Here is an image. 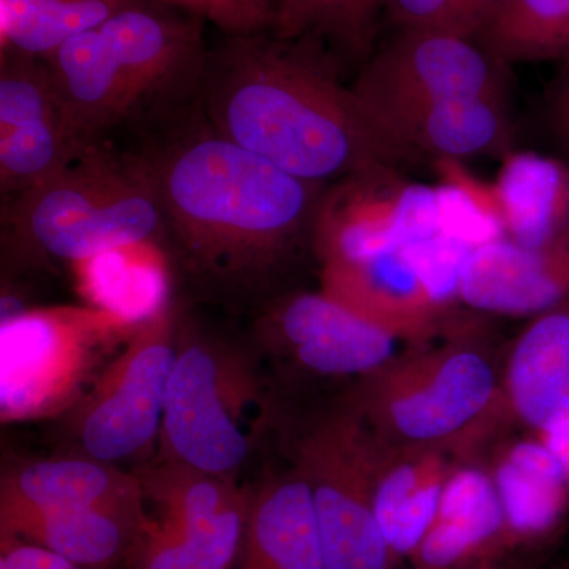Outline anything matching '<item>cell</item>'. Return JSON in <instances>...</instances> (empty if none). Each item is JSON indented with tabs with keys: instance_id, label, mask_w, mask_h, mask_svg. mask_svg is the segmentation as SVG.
Listing matches in <instances>:
<instances>
[{
	"instance_id": "37",
	"label": "cell",
	"mask_w": 569,
	"mask_h": 569,
	"mask_svg": "<svg viewBox=\"0 0 569 569\" xmlns=\"http://www.w3.org/2000/svg\"><path fill=\"white\" fill-rule=\"evenodd\" d=\"M563 86H569V52H568L567 77H565Z\"/></svg>"
},
{
	"instance_id": "14",
	"label": "cell",
	"mask_w": 569,
	"mask_h": 569,
	"mask_svg": "<svg viewBox=\"0 0 569 569\" xmlns=\"http://www.w3.org/2000/svg\"><path fill=\"white\" fill-rule=\"evenodd\" d=\"M260 328L271 346L318 377L359 380L388 365L403 343L321 290L272 299Z\"/></svg>"
},
{
	"instance_id": "24",
	"label": "cell",
	"mask_w": 569,
	"mask_h": 569,
	"mask_svg": "<svg viewBox=\"0 0 569 569\" xmlns=\"http://www.w3.org/2000/svg\"><path fill=\"white\" fill-rule=\"evenodd\" d=\"M146 519L102 509H0V535L50 549L86 569L114 563Z\"/></svg>"
},
{
	"instance_id": "23",
	"label": "cell",
	"mask_w": 569,
	"mask_h": 569,
	"mask_svg": "<svg viewBox=\"0 0 569 569\" xmlns=\"http://www.w3.org/2000/svg\"><path fill=\"white\" fill-rule=\"evenodd\" d=\"M462 459L451 449L389 448L381 443L373 509L397 557H410L426 537L440 507L445 485Z\"/></svg>"
},
{
	"instance_id": "18",
	"label": "cell",
	"mask_w": 569,
	"mask_h": 569,
	"mask_svg": "<svg viewBox=\"0 0 569 569\" xmlns=\"http://www.w3.org/2000/svg\"><path fill=\"white\" fill-rule=\"evenodd\" d=\"M43 59L71 129L86 148L104 144L123 126L134 129L132 93L100 29L71 37Z\"/></svg>"
},
{
	"instance_id": "28",
	"label": "cell",
	"mask_w": 569,
	"mask_h": 569,
	"mask_svg": "<svg viewBox=\"0 0 569 569\" xmlns=\"http://www.w3.org/2000/svg\"><path fill=\"white\" fill-rule=\"evenodd\" d=\"M140 0H0V50L47 58Z\"/></svg>"
},
{
	"instance_id": "38",
	"label": "cell",
	"mask_w": 569,
	"mask_h": 569,
	"mask_svg": "<svg viewBox=\"0 0 569 569\" xmlns=\"http://www.w3.org/2000/svg\"><path fill=\"white\" fill-rule=\"evenodd\" d=\"M567 411H569V402H568V406H567V408H565V411H563V413H567ZM563 413H561V415H563ZM561 415H560V417H561Z\"/></svg>"
},
{
	"instance_id": "39",
	"label": "cell",
	"mask_w": 569,
	"mask_h": 569,
	"mask_svg": "<svg viewBox=\"0 0 569 569\" xmlns=\"http://www.w3.org/2000/svg\"><path fill=\"white\" fill-rule=\"evenodd\" d=\"M569 52V51H568Z\"/></svg>"
},
{
	"instance_id": "8",
	"label": "cell",
	"mask_w": 569,
	"mask_h": 569,
	"mask_svg": "<svg viewBox=\"0 0 569 569\" xmlns=\"http://www.w3.org/2000/svg\"><path fill=\"white\" fill-rule=\"evenodd\" d=\"M441 234L437 187L378 168L331 183L316 230V258L362 260Z\"/></svg>"
},
{
	"instance_id": "4",
	"label": "cell",
	"mask_w": 569,
	"mask_h": 569,
	"mask_svg": "<svg viewBox=\"0 0 569 569\" xmlns=\"http://www.w3.org/2000/svg\"><path fill=\"white\" fill-rule=\"evenodd\" d=\"M156 192L133 152L97 146L48 181L0 201L3 261L73 263L157 241Z\"/></svg>"
},
{
	"instance_id": "36",
	"label": "cell",
	"mask_w": 569,
	"mask_h": 569,
	"mask_svg": "<svg viewBox=\"0 0 569 569\" xmlns=\"http://www.w3.org/2000/svg\"><path fill=\"white\" fill-rule=\"evenodd\" d=\"M157 2L167 3V6L179 7L183 11L198 14V17L208 20L209 2L208 0H157Z\"/></svg>"
},
{
	"instance_id": "21",
	"label": "cell",
	"mask_w": 569,
	"mask_h": 569,
	"mask_svg": "<svg viewBox=\"0 0 569 569\" xmlns=\"http://www.w3.org/2000/svg\"><path fill=\"white\" fill-rule=\"evenodd\" d=\"M241 569H326L309 482L298 467L250 497Z\"/></svg>"
},
{
	"instance_id": "19",
	"label": "cell",
	"mask_w": 569,
	"mask_h": 569,
	"mask_svg": "<svg viewBox=\"0 0 569 569\" xmlns=\"http://www.w3.org/2000/svg\"><path fill=\"white\" fill-rule=\"evenodd\" d=\"M511 426L541 433L569 402V301L529 318L501 366Z\"/></svg>"
},
{
	"instance_id": "1",
	"label": "cell",
	"mask_w": 569,
	"mask_h": 569,
	"mask_svg": "<svg viewBox=\"0 0 569 569\" xmlns=\"http://www.w3.org/2000/svg\"><path fill=\"white\" fill-rule=\"evenodd\" d=\"M134 157L160 211L162 244L201 298L224 305L279 298L316 254L325 183L302 181L217 132L198 99L142 129Z\"/></svg>"
},
{
	"instance_id": "2",
	"label": "cell",
	"mask_w": 569,
	"mask_h": 569,
	"mask_svg": "<svg viewBox=\"0 0 569 569\" xmlns=\"http://www.w3.org/2000/svg\"><path fill=\"white\" fill-rule=\"evenodd\" d=\"M198 103L217 132L302 181L331 186L415 162L307 41L227 36L209 50Z\"/></svg>"
},
{
	"instance_id": "3",
	"label": "cell",
	"mask_w": 569,
	"mask_h": 569,
	"mask_svg": "<svg viewBox=\"0 0 569 569\" xmlns=\"http://www.w3.org/2000/svg\"><path fill=\"white\" fill-rule=\"evenodd\" d=\"M346 402L389 448H441L479 458L511 427L501 365L473 321L407 343L388 365L356 380Z\"/></svg>"
},
{
	"instance_id": "31",
	"label": "cell",
	"mask_w": 569,
	"mask_h": 569,
	"mask_svg": "<svg viewBox=\"0 0 569 569\" xmlns=\"http://www.w3.org/2000/svg\"><path fill=\"white\" fill-rule=\"evenodd\" d=\"M452 0H388L385 22L396 31H441Z\"/></svg>"
},
{
	"instance_id": "30",
	"label": "cell",
	"mask_w": 569,
	"mask_h": 569,
	"mask_svg": "<svg viewBox=\"0 0 569 569\" xmlns=\"http://www.w3.org/2000/svg\"><path fill=\"white\" fill-rule=\"evenodd\" d=\"M208 20L227 36L269 32L277 0H208Z\"/></svg>"
},
{
	"instance_id": "33",
	"label": "cell",
	"mask_w": 569,
	"mask_h": 569,
	"mask_svg": "<svg viewBox=\"0 0 569 569\" xmlns=\"http://www.w3.org/2000/svg\"><path fill=\"white\" fill-rule=\"evenodd\" d=\"M501 0H452L440 32L475 40Z\"/></svg>"
},
{
	"instance_id": "15",
	"label": "cell",
	"mask_w": 569,
	"mask_h": 569,
	"mask_svg": "<svg viewBox=\"0 0 569 569\" xmlns=\"http://www.w3.org/2000/svg\"><path fill=\"white\" fill-rule=\"evenodd\" d=\"M458 299L479 316L523 318L568 302L569 222L539 247L498 238L468 250Z\"/></svg>"
},
{
	"instance_id": "35",
	"label": "cell",
	"mask_w": 569,
	"mask_h": 569,
	"mask_svg": "<svg viewBox=\"0 0 569 569\" xmlns=\"http://www.w3.org/2000/svg\"><path fill=\"white\" fill-rule=\"evenodd\" d=\"M553 118H556L557 130L569 144V86H563L557 96Z\"/></svg>"
},
{
	"instance_id": "22",
	"label": "cell",
	"mask_w": 569,
	"mask_h": 569,
	"mask_svg": "<svg viewBox=\"0 0 569 569\" xmlns=\"http://www.w3.org/2000/svg\"><path fill=\"white\" fill-rule=\"evenodd\" d=\"M137 475L92 458L40 460L2 479L0 509H102L144 520Z\"/></svg>"
},
{
	"instance_id": "11",
	"label": "cell",
	"mask_w": 569,
	"mask_h": 569,
	"mask_svg": "<svg viewBox=\"0 0 569 569\" xmlns=\"http://www.w3.org/2000/svg\"><path fill=\"white\" fill-rule=\"evenodd\" d=\"M239 376L209 342L179 335L160 440L164 460L231 478L250 452L249 436L234 410Z\"/></svg>"
},
{
	"instance_id": "13",
	"label": "cell",
	"mask_w": 569,
	"mask_h": 569,
	"mask_svg": "<svg viewBox=\"0 0 569 569\" xmlns=\"http://www.w3.org/2000/svg\"><path fill=\"white\" fill-rule=\"evenodd\" d=\"M318 264L325 295L403 343L437 339L459 321L455 299L433 283L410 246L362 260Z\"/></svg>"
},
{
	"instance_id": "34",
	"label": "cell",
	"mask_w": 569,
	"mask_h": 569,
	"mask_svg": "<svg viewBox=\"0 0 569 569\" xmlns=\"http://www.w3.org/2000/svg\"><path fill=\"white\" fill-rule=\"evenodd\" d=\"M538 437L548 445L569 475V411L557 418L545 432L538 433Z\"/></svg>"
},
{
	"instance_id": "16",
	"label": "cell",
	"mask_w": 569,
	"mask_h": 569,
	"mask_svg": "<svg viewBox=\"0 0 569 569\" xmlns=\"http://www.w3.org/2000/svg\"><path fill=\"white\" fill-rule=\"evenodd\" d=\"M503 511V556L552 541L569 519V475L537 433L498 438L482 456Z\"/></svg>"
},
{
	"instance_id": "20",
	"label": "cell",
	"mask_w": 569,
	"mask_h": 569,
	"mask_svg": "<svg viewBox=\"0 0 569 569\" xmlns=\"http://www.w3.org/2000/svg\"><path fill=\"white\" fill-rule=\"evenodd\" d=\"M377 126L410 153L456 159L498 152L509 140L505 99L456 97L403 104L381 112Z\"/></svg>"
},
{
	"instance_id": "9",
	"label": "cell",
	"mask_w": 569,
	"mask_h": 569,
	"mask_svg": "<svg viewBox=\"0 0 569 569\" xmlns=\"http://www.w3.org/2000/svg\"><path fill=\"white\" fill-rule=\"evenodd\" d=\"M505 66L477 40L402 29L362 63L351 89L376 122L381 112L403 104L456 97L505 99Z\"/></svg>"
},
{
	"instance_id": "12",
	"label": "cell",
	"mask_w": 569,
	"mask_h": 569,
	"mask_svg": "<svg viewBox=\"0 0 569 569\" xmlns=\"http://www.w3.org/2000/svg\"><path fill=\"white\" fill-rule=\"evenodd\" d=\"M86 151L62 110L47 61L0 50V201L61 173Z\"/></svg>"
},
{
	"instance_id": "26",
	"label": "cell",
	"mask_w": 569,
	"mask_h": 569,
	"mask_svg": "<svg viewBox=\"0 0 569 569\" xmlns=\"http://www.w3.org/2000/svg\"><path fill=\"white\" fill-rule=\"evenodd\" d=\"M247 511L249 503L219 516L146 519L134 541V569H230L241 552Z\"/></svg>"
},
{
	"instance_id": "7",
	"label": "cell",
	"mask_w": 569,
	"mask_h": 569,
	"mask_svg": "<svg viewBox=\"0 0 569 569\" xmlns=\"http://www.w3.org/2000/svg\"><path fill=\"white\" fill-rule=\"evenodd\" d=\"M133 323L86 310L3 321V421L43 417L69 403L96 365L104 340L129 335Z\"/></svg>"
},
{
	"instance_id": "17",
	"label": "cell",
	"mask_w": 569,
	"mask_h": 569,
	"mask_svg": "<svg viewBox=\"0 0 569 569\" xmlns=\"http://www.w3.org/2000/svg\"><path fill=\"white\" fill-rule=\"evenodd\" d=\"M505 520L482 456L449 473L436 520L408 559L413 569H490L503 557Z\"/></svg>"
},
{
	"instance_id": "32",
	"label": "cell",
	"mask_w": 569,
	"mask_h": 569,
	"mask_svg": "<svg viewBox=\"0 0 569 569\" xmlns=\"http://www.w3.org/2000/svg\"><path fill=\"white\" fill-rule=\"evenodd\" d=\"M0 569H86L73 563L66 557L50 549L20 541V539L2 538Z\"/></svg>"
},
{
	"instance_id": "5",
	"label": "cell",
	"mask_w": 569,
	"mask_h": 569,
	"mask_svg": "<svg viewBox=\"0 0 569 569\" xmlns=\"http://www.w3.org/2000/svg\"><path fill=\"white\" fill-rule=\"evenodd\" d=\"M381 443L343 400L309 427L295 466L312 492L326 569H397L378 526L373 489Z\"/></svg>"
},
{
	"instance_id": "6",
	"label": "cell",
	"mask_w": 569,
	"mask_h": 569,
	"mask_svg": "<svg viewBox=\"0 0 569 569\" xmlns=\"http://www.w3.org/2000/svg\"><path fill=\"white\" fill-rule=\"evenodd\" d=\"M182 316L167 301L134 321L121 355L97 377L74 415L88 458L108 463L134 458L160 436Z\"/></svg>"
},
{
	"instance_id": "29",
	"label": "cell",
	"mask_w": 569,
	"mask_h": 569,
	"mask_svg": "<svg viewBox=\"0 0 569 569\" xmlns=\"http://www.w3.org/2000/svg\"><path fill=\"white\" fill-rule=\"evenodd\" d=\"M503 63L569 51V0H501L477 39Z\"/></svg>"
},
{
	"instance_id": "10",
	"label": "cell",
	"mask_w": 569,
	"mask_h": 569,
	"mask_svg": "<svg viewBox=\"0 0 569 569\" xmlns=\"http://www.w3.org/2000/svg\"><path fill=\"white\" fill-rule=\"evenodd\" d=\"M160 6L140 0L99 28L132 93L138 132L198 99L209 54L204 18Z\"/></svg>"
},
{
	"instance_id": "27",
	"label": "cell",
	"mask_w": 569,
	"mask_h": 569,
	"mask_svg": "<svg viewBox=\"0 0 569 569\" xmlns=\"http://www.w3.org/2000/svg\"><path fill=\"white\" fill-rule=\"evenodd\" d=\"M388 0H277L272 36L307 41L340 62L365 63L376 51Z\"/></svg>"
},
{
	"instance_id": "25",
	"label": "cell",
	"mask_w": 569,
	"mask_h": 569,
	"mask_svg": "<svg viewBox=\"0 0 569 569\" xmlns=\"http://www.w3.org/2000/svg\"><path fill=\"white\" fill-rule=\"evenodd\" d=\"M492 186L503 238L515 244H546L569 222V173L556 160L508 153Z\"/></svg>"
}]
</instances>
